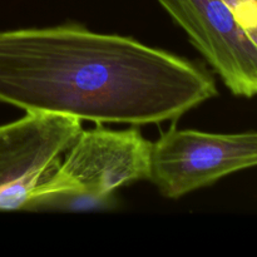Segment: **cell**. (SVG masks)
<instances>
[{"mask_svg":"<svg viewBox=\"0 0 257 257\" xmlns=\"http://www.w3.org/2000/svg\"><path fill=\"white\" fill-rule=\"evenodd\" d=\"M153 143L135 128L107 130L100 123L79 133L64 162L33 193V205L57 200H85L98 205L119 187L150 180Z\"/></svg>","mask_w":257,"mask_h":257,"instance_id":"7a4b0ae2","label":"cell"},{"mask_svg":"<svg viewBox=\"0 0 257 257\" xmlns=\"http://www.w3.org/2000/svg\"><path fill=\"white\" fill-rule=\"evenodd\" d=\"M82 130L77 118L40 112L0 125V210L28 208L35 188L54 172Z\"/></svg>","mask_w":257,"mask_h":257,"instance_id":"277c9868","label":"cell"},{"mask_svg":"<svg viewBox=\"0 0 257 257\" xmlns=\"http://www.w3.org/2000/svg\"><path fill=\"white\" fill-rule=\"evenodd\" d=\"M252 37L257 32V0H222Z\"/></svg>","mask_w":257,"mask_h":257,"instance_id":"8992f818","label":"cell"},{"mask_svg":"<svg viewBox=\"0 0 257 257\" xmlns=\"http://www.w3.org/2000/svg\"><path fill=\"white\" fill-rule=\"evenodd\" d=\"M217 95L195 63L78 24L0 32V103L95 123L180 119Z\"/></svg>","mask_w":257,"mask_h":257,"instance_id":"6da1fadb","label":"cell"},{"mask_svg":"<svg viewBox=\"0 0 257 257\" xmlns=\"http://www.w3.org/2000/svg\"><path fill=\"white\" fill-rule=\"evenodd\" d=\"M257 167V132L220 135L172 127L152 146L150 180L180 198L237 171Z\"/></svg>","mask_w":257,"mask_h":257,"instance_id":"3957f363","label":"cell"},{"mask_svg":"<svg viewBox=\"0 0 257 257\" xmlns=\"http://www.w3.org/2000/svg\"><path fill=\"white\" fill-rule=\"evenodd\" d=\"M231 93L257 95V42L222 0H158Z\"/></svg>","mask_w":257,"mask_h":257,"instance_id":"5b68a950","label":"cell"},{"mask_svg":"<svg viewBox=\"0 0 257 257\" xmlns=\"http://www.w3.org/2000/svg\"><path fill=\"white\" fill-rule=\"evenodd\" d=\"M253 39H255V40H256V42H257V33H256V34H255V35H253Z\"/></svg>","mask_w":257,"mask_h":257,"instance_id":"52a82bcc","label":"cell"}]
</instances>
